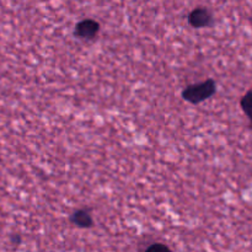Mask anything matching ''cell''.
<instances>
[{"instance_id":"obj_1","label":"cell","mask_w":252,"mask_h":252,"mask_svg":"<svg viewBox=\"0 0 252 252\" xmlns=\"http://www.w3.org/2000/svg\"><path fill=\"white\" fill-rule=\"evenodd\" d=\"M217 84L213 79H208L202 83L189 85L182 91V97L187 101L197 105V103L203 102L204 100H208L209 97L216 94Z\"/></svg>"},{"instance_id":"obj_2","label":"cell","mask_w":252,"mask_h":252,"mask_svg":"<svg viewBox=\"0 0 252 252\" xmlns=\"http://www.w3.org/2000/svg\"><path fill=\"white\" fill-rule=\"evenodd\" d=\"M98 32H100V24L93 19H86L78 22L74 30V33L78 38L86 39V41L95 39Z\"/></svg>"},{"instance_id":"obj_3","label":"cell","mask_w":252,"mask_h":252,"mask_svg":"<svg viewBox=\"0 0 252 252\" xmlns=\"http://www.w3.org/2000/svg\"><path fill=\"white\" fill-rule=\"evenodd\" d=\"M213 22V16L211 11L206 7H197L192 10L189 15V24L194 29H203L211 26Z\"/></svg>"},{"instance_id":"obj_4","label":"cell","mask_w":252,"mask_h":252,"mask_svg":"<svg viewBox=\"0 0 252 252\" xmlns=\"http://www.w3.org/2000/svg\"><path fill=\"white\" fill-rule=\"evenodd\" d=\"M70 221L79 228H91L94 219L88 209H78L70 216Z\"/></svg>"},{"instance_id":"obj_5","label":"cell","mask_w":252,"mask_h":252,"mask_svg":"<svg viewBox=\"0 0 252 252\" xmlns=\"http://www.w3.org/2000/svg\"><path fill=\"white\" fill-rule=\"evenodd\" d=\"M240 105L243 111L245 112V115L248 116L249 120L251 122V127H252V90H249L245 95L243 96L240 101Z\"/></svg>"},{"instance_id":"obj_6","label":"cell","mask_w":252,"mask_h":252,"mask_svg":"<svg viewBox=\"0 0 252 252\" xmlns=\"http://www.w3.org/2000/svg\"><path fill=\"white\" fill-rule=\"evenodd\" d=\"M147 251H170V249L164 244H153L147 249Z\"/></svg>"}]
</instances>
